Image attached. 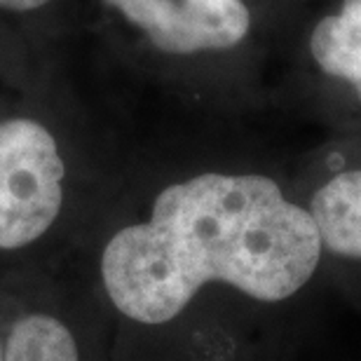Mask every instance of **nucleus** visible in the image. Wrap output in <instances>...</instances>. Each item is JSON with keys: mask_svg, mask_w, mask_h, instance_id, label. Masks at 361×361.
I'll list each match as a JSON object with an SVG mask.
<instances>
[{"mask_svg": "<svg viewBox=\"0 0 361 361\" xmlns=\"http://www.w3.org/2000/svg\"><path fill=\"white\" fill-rule=\"evenodd\" d=\"M322 258L310 209L258 174L207 171L157 195L150 221L122 228L101 256V279L122 314L171 322L209 281L261 302L298 293Z\"/></svg>", "mask_w": 361, "mask_h": 361, "instance_id": "f257e3e1", "label": "nucleus"}, {"mask_svg": "<svg viewBox=\"0 0 361 361\" xmlns=\"http://www.w3.org/2000/svg\"><path fill=\"white\" fill-rule=\"evenodd\" d=\"M59 146L31 118L0 122V249H21L52 228L63 202Z\"/></svg>", "mask_w": 361, "mask_h": 361, "instance_id": "f03ea898", "label": "nucleus"}, {"mask_svg": "<svg viewBox=\"0 0 361 361\" xmlns=\"http://www.w3.org/2000/svg\"><path fill=\"white\" fill-rule=\"evenodd\" d=\"M167 54L223 52L249 35L244 0H106Z\"/></svg>", "mask_w": 361, "mask_h": 361, "instance_id": "7ed1b4c3", "label": "nucleus"}, {"mask_svg": "<svg viewBox=\"0 0 361 361\" xmlns=\"http://www.w3.org/2000/svg\"><path fill=\"white\" fill-rule=\"evenodd\" d=\"M322 247L345 258H361V169L324 183L310 202Z\"/></svg>", "mask_w": 361, "mask_h": 361, "instance_id": "20e7f679", "label": "nucleus"}, {"mask_svg": "<svg viewBox=\"0 0 361 361\" xmlns=\"http://www.w3.org/2000/svg\"><path fill=\"white\" fill-rule=\"evenodd\" d=\"M310 52L324 73L350 82L361 101V0H343L341 12L314 26Z\"/></svg>", "mask_w": 361, "mask_h": 361, "instance_id": "39448f33", "label": "nucleus"}, {"mask_svg": "<svg viewBox=\"0 0 361 361\" xmlns=\"http://www.w3.org/2000/svg\"><path fill=\"white\" fill-rule=\"evenodd\" d=\"M5 361H80L73 334L49 314H28L14 324L3 345Z\"/></svg>", "mask_w": 361, "mask_h": 361, "instance_id": "423d86ee", "label": "nucleus"}, {"mask_svg": "<svg viewBox=\"0 0 361 361\" xmlns=\"http://www.w3.org/2000/svg\"><path fill=\"white\" fill-rule=\"evenodd\" d=\"M49 0H0V7L5 10H14V12H31L38 10V7L47 5Z\"/></svg>", "mask_w": 361, "mask_h": 361, "instance_id": "0eeeda50", "label": "nucleus"}, {"mask_svg": "<svg viewBox=\"0 0 361 361\" xmlns=\"http://www.w3.org/2000/svg\"><path fill=\"white\" fill-rule=\"evenodd\" d=\"M0 361H5V359H3V343H0Z\"/></svg>", "mask_w": 361, "mask_h": 361, "instance_id": "6e6552de", "label": "nucleus"}]
</instances>
